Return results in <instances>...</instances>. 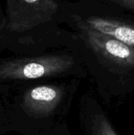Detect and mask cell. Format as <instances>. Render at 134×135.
<instances>
[{
    "label": "cell",
    "mask_w": 134,
    "mask_h": 135,
    "mask_svg": "<svg viewBox=\"0 0 134 135\" xmlns=\"http://www.w3.org/2000/svg\"><path fill=\"white\" fill-rule=\"evenodd\" d=\"M93 135H117L113 127L103 115H97L92 123Z\"/></svg>",
    "instance_id": "obj_6"
},
{
    "label": "cell",
    "mask_w": 134,
    "mask_h": 135,
    "mask_svg": "<svg viewBox=\"0 0 134 135\" xmlns=\"http://www.w3.org/2000/svg\"><path fill=\"white\" fill-rule=\"evenodd\" d=\"M122 7L134 10V0H108Z\"/></svg>",
    "instance_id": "obj_7"
},
{
    "label": "cell",
    "mask_w": 134,
    "mask_h": 135,
    "mask_svg": "<svg viewBox=\"0 0 134 135\" xmlns=\"http://www.w3.org/2000/svg\"><path fill=\"white\" fill-rule=\"evenodd\" d=\"M58 9L54 0H6L4 25L9 32H25L51 20Z\"/></svg>",
    "instance_id": "obj_2"
},
{
    "label": "cell",
    "mask_w": 134,
    "mask_h": 135,
    "mask_svg": "<svg viewBox=\"0 0 134 135\" xmlns=\"http://www.w3.org/2000/svg\"><path fill=\"white\" fill-rule=\"evenodd\" d=\"M62 98V91L53 85L37 86L28 90L21 104L23 110L35 117L47 116L56 108Z\"/></svg>",
    "instance_id": "obj_4"
},
{
    "label": "cell",
    "mask_w": 134,
    "mask_h": 135,
    "mask_svg": "<svg viewBox=\"0 0 134 135\" xmlns=\"http://www.w3.org/2000/svg\"><path fill=\"white\" fill-rule=\"evenodd\" d=\"M73 59L68 55H43L7 60L0 64V79L30 80L54 76L70 69Z\"/></svg>",
    "instance_id": "obj_1"
},
{
    "label": "cell",
    "mask_w": 134,
    "mask_h": 135,
    "mask_svg": "<svg viewBox=\"0 0 134 135\" xmlns=\"http://www.w3.org/2000/svg\"><path fill=\"white\" fill-rule=\"evenodd\" d=\"M80 27L88 43L95 51L117 64L134 66L133 47L92 28L85 22Z\"/></svg>",
    "instance_id": "obj_3"
},
{
    "label": "cell",
    "mask_w": 134,
    "mask_h": 135,
    "mask_svg": "<svg viewBox=\"0 0 134 135\" xmlns=\"http://www.w3.org/2000/svg\"><path fill=\"white\" fill-rule=\"evenodd\" d=\"M85 23L92 28L134 48V25L100 17H90L85 21Z\"/></svg>",
    "instance_id": "obj_5"
}]
</instances>
